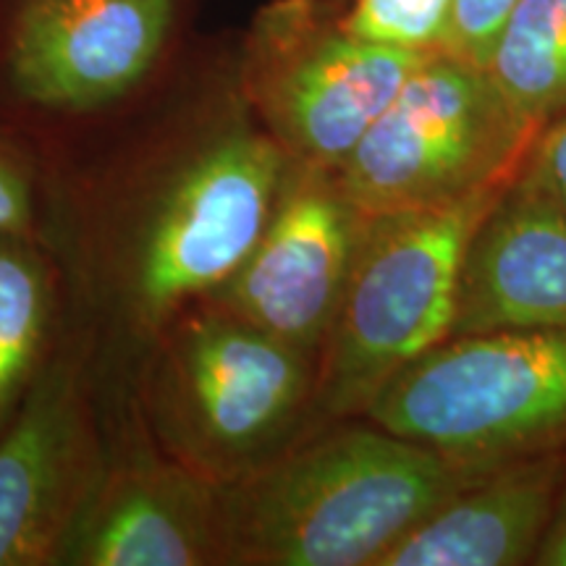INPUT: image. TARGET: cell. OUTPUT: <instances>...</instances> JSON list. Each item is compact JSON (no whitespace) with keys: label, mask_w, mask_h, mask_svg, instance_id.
<instances>
[{"label":"cell","mask_w":566,"mask_h":566,"mask_svg":"<svg viewBox=\"0 0 566 566\" xmlns=\"http://www.w3.org/2000/svg\"><path fill=\"white\" fill-rule=\"evenodd\" d=\"M38 153L63 325L87 344L97 394L134 391L168 323L252 250L292 158L247 105L237 53Z\"/></svg>","instance_id":"obj_1"},{"label":"cell","mask_w":566,"mask_h":566,"mask_svg":"<svg viewBox=\"0 0 566 566\" xmlns=\"http://www.w3.org/2000/svg\"><path fill=\"white\" fill-rule=\"evenodd\" d=\"M485 472L367 417L328 422L221 485L226 566H378L417 522Z\"/></svg>","instance_id":"obj_2"},{"label":"cell","mask_w":566,"mask_h":566,"mask_svg":"<svg viewBox=\"0 0 566 566\" xmlns=\"http://www.w3.org/2000/svg\"><path fill=\"white\" fill-rule=\"evenodd\" d=\"M315 378L313 357L202 296L153 344L134 396L166 454L226 485L313 433Z\"/></svg>","instance_id":"obj_3"},{"label":"cell","mask_w":566,"mask_h":566,"mask_svg":"<svg viewBox=\"0 0 566 566\" xmlns=\"http://www.w3.org/2000/svg\"><path fill=\"white\" fill-rule=\"evenodd\" d=\"M509 181L449 208L367 216L317 357L313 430L363 417L394 375L451 336L467 244Z\"/></svg>","instance_id":"obj_4"},{"label":"cell","mask_w":566,"mask_h":566,"mask_svg":"<svg viewBox=\"0 0 566 566\" xmlns=\"http://www.w3.org/2000/svg\"><path fill=\"white\" fill-rule=\"evenodd\" d=\"M363 417L475 470L564 451L566 331L443 338L394 375Z\"/></svg>","instance_id":"obj_5"},{"label":"cell","mask_w":566,"mask_h":566,"mask_svg":"<svg viewBox=\"0 0 566 566\" xmlns=\"http://www.w3.org/2000/svg\"><path fill=\"white\" fill-rule=\"evenodd\" d=\"M181 0H13L0 24V124L34 147L108 122L163 80Z\"/></svg>","instance_id":"obj_6"},{"label":"cell","mask_w":566,"mask_h":566,"mask_svg":"<svg viewBox=\"0 0 566 566\" xmlns=\"http://www.w3.org/2000/svg\"><path fill=\"white\" fill-rule=\"evenodd\" d=\"M537 132L485 69L433 53L409 71L336 179L367 216L449 208L512 179Z\"/></svg>","instance_id":"obj_7"},{"label":"cell","mask_w":566,"mask_h":566,"mask_svg":"<svg viewBox=\"0 0 566 566\" xmlns=\"http://www.w3.org/2000/svg\"><path fill=\"white\" fill-rule=\"evenodd\" d=\"M422 59L359 40L338 0H273L239 45L237 80L289 158L336 171Z\"/></svg>","instance_id":"obj_8"},{"label":"cell","mask_w":566,"mask_h":566,"mask_svg":"<svg viewBox=\"0 0 566 566\" xmlns=\"http://www.w3.org/2000/svg\"><path fill=\"white\" fill-rule=\"evenodd\" d=\"M101 475L61 566H226L221 483L160 449L134 391L101 396Z\"/></svg>","instance_id":"obj_9"},{"label":"cell","mask_w":566,"mask_h":566,"mask_svg":"<svg viewBox=\"0 0 566 566\" xmlns=\"http://www.w3.org/2000/svg\"><path fill=\"white\" fill-rule=\"evenodd\" d=\"M103 457L87 344L63 325L45 373L0 433V566H61Z\"/></svg>","instance_id":"obj_10"},{"label":"cell","mask_w":566,"mask_h":566,"mask_svg":"<svg viewBox=\"0 0 566 566\" xmlns=\"http://www.w3.org/2000/svg\"><path fill=\"white\" fill-rule=\"evenodd\" d=\"M365 221L334 168L292 160L252 250L208 300L317 365Z\"/></svg>","instance_id":"obj_11"},{"label":"cell","mask_w":566,"mask_h":566,"mask_svg":"<svg viewBox=\"0 0 566 566\" xmlns=\"http://www.w3.org/2000/svg\"><path fill=\"white\" fill-rule=\"evenodd\" d=\"M506 328L566 331V212L525 166L467 244L451 336Z\"/></svg>","instance_id":"obj_12"},{"label":"cell","mask_w":566,"mask_h":566,"mask_svg":"<svg viewBox=\"0 0 566 566\" xmlns=\"http://www.w3.org/2000/svg\"><path fill=\"white\" fill-rule=\"evenodd\" d=\"M566 475V449L488 470L409 530L378 566H535Z\"/></svg>","instance_id":"obj_13"},{"label":"cell","mask_w":566,"mask_h":566,"mask_svg":"<svg viewBox=\"0 0 566 566\" xmlns=\"http://www.w3.org/2000/svg\"><path fill=\"white\" fill-rule=\"evenodd\" d=\"M63 331V289L38 237L0 233V433L32 394Z\"/></svg>","instance_id":"obj_14"},{"label":"cell","mask_w":566,"mask_h":566,"mask_svg":"<svg viewBox=\"0 0 566 566\" xmlns=\"http://www.w3.org/2000/svg\"><path fill=\"white\" fill-rule=\"evenodd\" d=\"M488 74L509 105L543 129L566 113V0H520Z\"/></svg>","instance_id":"obj_15"},{"label":"cell","mask_w":566,"mask_h":566,"mask_svg":"<svg viewBox=\"0 0 566 566\" xmlns=\"http://www.w3.org/2000/svg\"><path fill=\"white\" fill-rule=\"evenodd\" d=\"M352 34L415 55L446 51L454 0H338Z\"/></svg>","instance_id":"obj_16"},{"label":"cell","mask_w":566,"mask_h":566,"mask_svg":"<svg viewBox=\"0 0 566 566\" xmlns=\"http://www.w3.org/2000/svg\"><path fill=\"white\" fill-rule=\"evenodd\" d=\"M42 229V158L30 139L0 124V233Z\"/></svg>","instance_id":"obj_17"},{"label":"cell","mask_w":566,"mask_h":566,"mask_svg":"<svg viewBox=\"0 0 566 566\" xmlns=\"http://www.w3.org/2000/svg\"><path fill=\"white\" fill-rule=\"evenodd\" d=\"M520 0H454L446 51L472 66L488 69L499 34Z\"/></svg>","instance_id":"obj_18"},{"label":"cell","mask_w":566,"mask_h":566,"mask_svg":"<svg viewBox=\"0 0 566 566\" xmlns=\"http://www.w3.org/2000/svg\"><path fill=\"white\" fill-rule=\"evenodd\" d=\"M522 166L566 212V113L537 132Z\"/></svg>","instance_id":"obj_19"},{"label":"cell","mask_w":566,"mask_h":566,"mask_svg":"<svg viewBox=\"0 0 566 566\" xmlns=\"http://www.w3.org/2000/svg\"><path fill=\"white\" fill-rule=\"evenodd\" d=\"M535 566H566V475L562 493H558V504L551 520L546 541H543L541 551H537Z\"/></svg>","instance_id":"obj_20"}]
</instances>
